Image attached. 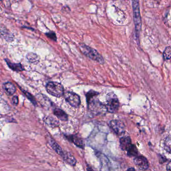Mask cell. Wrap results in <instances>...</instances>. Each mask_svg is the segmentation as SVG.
Returning a JSON list of instances; mask_svg holds the SVG:
<instances>
[{
	"label": "cell",
	"mask_w": 171,
	"mask_h": 171,
	"mask_svg": "<svg viewBox=\"0 0 171 171\" xmlns=\"http://www.w3.org/2000/svg\"><path fill=\"white\" fill-rule=\"evenodd\" d=\"M110 126L114 131V132L117 135H121L125 133V124L120 120H112L110 123Z\"/></svg>",
	"instance_id": "52a82bcc"
},
{
	"label": "cell",
	"mask_w": 171,
	"mask_h": 171,
	"mask_svg": "<svg viewBox=\"0 0 171 171\" xmlns=\"http://www.w3.org/2000/svg\"><path fill=\"white\" fill-rule=\"evenodd\" d=\"M132 145L131 139L129 137H124L120 139V146L124 151H127Z\"/></svg>",
	"instance_id": "9c48e42d"
},
{
	"label": "cell",
	"mask_w": 171,
	"mask_h": 171,
	"mask_svg": "<svg viewBox=\"0 0 171 171\" xmlns=\"http://www.w3.org/2000/svg\"><path fill=\"white\" fill-rule=\"evenodd\" d=\"M12 104L15 106H17L18 104L19 103V99H18V97L17 96H15L12 98Z\"/></svg>",
	"instance_id": "cb8c5ba5"
},
{
	"label": "cell",
	"mask_w": 171,
	"mask_h": 171,
	"mask_svg": "<svg viewBox=\"0 0 171 171\" xmlns=\"http://www.w3.org/2000/svg\"><path fill=\"white\" fill-rule=\"evenodd\" d=\"M46 35L49 38H50V39L53 40L54 41H56L57 37L56 36V34H55V33L51 32H49L48 33H46Z\"/></svg>",
	"instance_id": "603a6c76"
},
{
	"label": "cell",
	"mask_w": 171,
	"mask_h": 171,
	"mask_svg": "<svg viewBox=\"0 0 171 171\" xmlns=\"http://www.w3.org/2000/svg\"><path fill=\"white\" fill-rule=\"evenodd\" d=\"M45 122L49 126H51L52 127H56L58 125V122L57 120H55L53 117H48L45 120Z\"/></svg>",
	"instance_id": "d6986e66"
},
{
	"label": "cell",
	"mask_w": 171,
	"mask_h": 171,
	"mask_svg": "<svg viewBox=\"0 0 171 171\" xmlns=\"http://www.w3.org/2000/svg\"><path fill=\"white\" fill-rule=\"evenodd\" d=\"M38 99L39 100V102L42 105V106H44L45 108H48L51 106V102L49 99H48L47 97L44 95L40 94L39 97H38Z\"/></svg>",
	"instance_id": "9a60e30c"
},
{
	"label": "cell",
	"mask_w": 171,
	"mask_h": 171,
	"mask_svg": "<svg viewBox=\"0 0 171 171\" xmlns=\"http://www.w3.org/2000/svg\"><path fill=\"white\" fill-rule=\"evenodd\" d=\"M106 106L107 111L109 113L114 114L117 112L120 107L119 100L113 93H109L106 96Z\"/></svg>",
	"instance_id": "277c9868"
},
{
	"label": "cell",
	"mask_w": 171,
	"mask_h": 171,
	"mask_svg": "<svg viewBox=\"0 0 171 171\" xmlns=\"http://www.w3.org/2000/svg\"><path fill=\"white\" fill-rule=\"evenodd\" d=\"M47 92L50 95L55 97L59 98L64 95L63 86L59 83L56 82H50L46 86Z\"/></svg>",
	"instance_id": "5b68a950"
},
{
	"label": "cell",
	"mask_w": 171,
	"mask_h": 171,
	"mask_svg": "<svg viewBox=\"0 0 171 171\" xmlns=\"http://www.w3.org/2000/svg\"><path fill=\"white\" fill-rule=\"evenodd\" d=\"M135 165L142 171H146L149 167V162L147 159L144 156H137L134 159Z\"/></svg>",
	"instance_id": "ba28073f"
},
{
	"label": "cell",
	"mask_w": 171,
	"mask_h": 171,
	"mask_svg": "<svg viewBox=\"0 0 171 171\" xmlns=\"http://www.w3.org/2000/svg\"><path fill=\"white\" fill-rule=\"evenodd\" d=\"M5 61L6 62V63L7 64L8 66L10 68V69H11L13 71L15 72H21L24 71V68L22 66L21 64H16V63H13L11 62L8 59H5Z\"/></svg>",
	"instance_id": "4fadbf2b"
},
{
	"label": "cell",
	"mask_w": 171,
	"mask_h": 171,
	"mask_svg": "<svg viewBox=\"0 0 171 171\" xmlns=\"http://www.w3.org/2000/svg\"><path fill=\"white\" fill-rule=\"evenodd\" d=\"M99 93L91 90L86 94L88 109L94 116L105 114L107 111L106 106L103 104L98 98Z\"/></svg>",
	"instance_id": "6da1fadb"
},
{
	"label": "cell",
	"mask_w": 171,
	"mask_h": 171,
	"mask_svg": "<svg viewBox=\"0 0 171 171\" xmlns=\"http://www.w3.org/2000/svg\"><path fill=\"white\" fill-rule=\"evenodd\" d=\"M68 139L69 141L72 142L73 143L76 145L78 147L81 148H83L84 147L83 140H82L81 138L78 136L77 135H71L67 136Z\"/></svg>",
	"instance_id": "30bf717a"
},
{
	"label": "cell",
	"mask_w": 171,
	"mask_h": 171,
	"mask_svg": "<svg viewBox=\"0 0 171 171\" xmlns=\"http://www.w3.org/2000/svg\"><path fill=\"white\" fill-rule=\"evenodd\" d=\"M127 155L130 157L136 156L138 153L137 148L136 146L134 145H132L131 147L127 150Z\"/></svg>",
	"instance_id": "e0dca14e"
},
{
	"label": "cell",
	"mask_w": 171,
	"mask_h": 171,
	"mask_svg": "<svg viewBox=\"0 0 171 171\" xmlns=\"http://www.w3.org/2000/svg\"><path fill=\"white\" fill-rule=\"evenodd\" d=\"M53 113H54V115L56 116L58 119L61 120L62 121L65 122L67 121L68 115L62 109L57 108H55L53 110Z\"/></svg>",
	"instance_id": "7c38bea8"
},
{
	"label": "cell",
	"mask_w": 171,
	"mask_h": 171,
	"mask_svg": "<svg viewBox=\"0 0 171 171\" xmlns=\"http://www.w3.org/2000/svg\"><path fill=\"white\" fill-rule=\"evenodd\" d=\"M62 157L63 158L64 160H65V161L68 163L69 164H70V165H72V166H74L76 164V160H75V158H74L72 155L70 153H63Z\"/></svg>",
	"instance_id": "5bb4252c"
},
{
	"label": "cell",
	"mask_w": 171,
	"mask_h": 171,
	"mask_svg": "<svg viewBox=\"0 0 171 171\" xmlns=\"http://www.w3.org/2000/svg\"><path fill=\"white\" fill-rule=\"evenodd\" d=\"M64 97L67 102L74 108H78L81 104L80 97L77 94L72 92H67L64 94Z\"/></svg>",
	"instance_id": "8992f818"
},
{
	"label": "cell",
	"mask_w": 171,
	"mask_h": 171,
	"mask_svg": "<svg viewBox=\"0 0 171 171\" xmlns=\"http://www.w3.org/2000/svg\"><path fill=\"white\" fill-rule=\"evenodd\" d=\"M27 58L30 62L34 63L37 61V55L34 53H29L27 56Z\"/></svg>",
	"instance_id": "44dd1931"
},
{
	"label": "cell",
	"mask_w": 171,
	"mask_h": 171,
	"mask_svg": "<svg viewBox=\"0 0 171 171\" xmlns=\"http://www.w3.org/2000/svg\"><path fill=\"white\" fill-rule=\"evenodd\" d=\"M50 145L51 146L53 149L55 150L56 152L58 154H59L60 156H62L63 154V152L62 151V150L61 149V147L59 146L58 144L57 143L55 142L54 140H51L50 141Z\"/></svg>",
	"instance_id": "2e32d148"
},
{
	"label": "cell",
	"mask_w": 171,
	"mask_h": 171,
	"mask_svg": "<svg viewBox=\"0 0 171 171\" xmlns=\"http://www.w3.org/2000/svg\"><path fill=\"white\" fill-rule=\"evenodd\" d=\"M167 171H171V161L167 166Z\"/></svg>",
	"instance_id": "d4e9b609"
},
{
	"label": "cell",
	"mask_w": 171,
	"mask_h": 171,
	"mask_svg": "<svg viewBox=\"0 0 171 171\" xmlns=\"http://www.w3.org/2000/svg\"><path fill=\"white\" fill-rule=\"evenodd\" d=\"M163 57L165 60H169L171 59V47H167L166 48L163 53Z\"/></svg>",
	"instance_id": "ffe728a7"
},
{
	"label": "cell",
	"mask_w": 171,
	"mask_h": 171,
	"mask_svg": "<svg viewBox=\"0 0 171 171\" xmlns=\"http://www.w3.org/2000/svg\"><path fill=\"white\" fill-rule=\"evenodd\" d=\"M126 171H135V170L133 168H129V169H127V170Z\"/></svg>",
	"instance_id": "484cf974"
},
{
	"label": "cell",
	"mask_w": 171,
	"mask_h": 171,
	"mask_svg": "<svg viewBox=\"0 0 171 171\" xmlns=\"http://www.w3.org/2000/svg\"><path fill=\"white\" fill-rule=\"evenodd\" d=\"M164 148L171 154V135L167 137L164 142Z\"/></svg>",
	"instance_id": "ac0fdd59"
},
{
	"label": "cell",
	"mask_w": 171,
	"mask_h": 171,
	"mask_svg": "<svg viewBox=\"0 0 171 171\" xmlns=\"http://www.w3.org/2000/svg\"><path fill=\"white\" fill-rule=\"evenodd\" d=\"M23 92L26 95V96L27 97L28 99H29L30 101L33 104H34V105H36V101L35 98L31 94L29 93V92H28L27 91H23Z\"/></svg>",
	"instance_id": "7402d4cb"
},
{
	"label": "cell",
	"mask_w": 171,
	"mask_h": 171,
	"mask_svg": "<svg viewBox=\"0 0 171 171\" xmlns=\"http://www.w3.org/2000/svg\"><path fill=\"white\" fill-rule=\"evenodd\" d=\"M3 88L5 91V93L9 96H11L16 92V89L15 86L11 83L7 82L3 84Z\"/></svg>",
	"instance_id": "8fae6325"
},
{
	"label": "cell",
	"mask_w": 171,
	"mask_h": 171,
	"mask_svg": "<svg viewBox=\"0 0 171 171\" xmlns=\"http://www.w3.org/2000/svg\"><path fill=\"white\" fill-rule=\"evenodd\" d=\"M88 171H95L94 170H93V169H91V168L90 167H88Z\"/></svg>",
	"instance_id": "4316f807"
},
{
	"label": "cell",
	"mask_w": 171,
	"mask_h": 171,
	"mask_svg": "<svg viewBox=\"0 0 171 171\" xmlns=\"http://www.w3.org/2000/svg\"><path fill=\"white\" fill-rule=\"evenodd\" d=\"M132 7L134 11V22L136 28V37L138 38L142 27L141 18L140 14L139 0H132Z\"/></svg>",
	"instance_id": "3957f363"
},
{
	"label": "cell",
	"mask_w": 171,
	"mask_h": 171,
	"mask_svg": "<svg viewBox=\"0 0 171 171\" xmlns=\"http://www.w3.org/2000/svg\"><path fill=\"white\" fill-rule=\"evenodd\" d=\"M80 49L84 55L91 60L95 61L99 64H103L104 63V60L102 56L95 49L85 44H80Z\"/></svg>",
	"instance_id": "7a4b0ae2"
}]
</instances>
